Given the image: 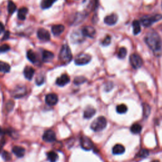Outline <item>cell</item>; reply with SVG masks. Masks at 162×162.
Instances as JSON below:
<instances>
[{
    "label": "cell",
    "instance_id": "8992f818",
    "mask_svg": "<svg viewBox=\"0 0 162 162\" xmlns=\"http://www.w3.org/2000/svg\"><path fill=\"white\" fill-rule=\"evenodd\" d=\"M130 63L134 68L137 69L143 65V61L139 55L134 53L130 56Z\"/></svg>",
    "mask_w": 162,
    "mask_h": 162
},
{
    "label": "cell",
    "instance_id": "f35d334b",
    "mask_svg": "<svg viewBox=\"0 0 162 162\" xmlns=\"http://www.w3.org/2000/svg\"><path fill=\"white\" fill-rule=\"evenodd\" d=\"M9 36H10V32L9 31H6L5 34H4V36L3 37V39H2V41H4V40H6L7 39L9 38Z\"/></svg>",
    "mask_w": 162,
    "mask_h": 162
},
{
    "label": "cell",
    "instance_id": "cb8c5ba5",
    "mask_svg": "<svg viewBox=\"0 0 162 162\" xmlns=\"http://www.w3.org/2000/svg\"><path fill=\"white\" fill-rule=\"evenodd\" d=\"M113 153L115 155H121L125 152V148L121 144H117L113 148Z\"/></svg>",
    "mask_w": 162,
    "mask_h": 162
},
{
    "label": "cell",
    "instance_id": "60d3db41",
    "mask_svg": "<svg viewBox=\"0 0 162 162\" xmlns=\"http://www.w3.org/2000/svg\"><path fill=\"white\" fill-rule=\"evenodd\" d=\"M2 134H3V130H2V129L1 128V127H0V136H1Z\"/></svg>",
    "mask_w": 162,
    "mask_h": 162
},
{
    "label": "cell",
    "instance_id": "83f0119b",
    "mask_svg": "<svg viewBox=\"0 0 162 162\" xmlns=\"http://www.w3.org/2000/svg\"><path fill=\"white\" fill-rule=\"evenodd\" d=\"M141 131H142V127L139 124H133L131 127V131L132 132V133L135 134H139L141 132Z\"/></svg>",
    "mask_w": 162,
    "mask_h": 162
},
{
    "label": "cell",
    "instance_id": "9c48e42d",
    "mask_svg": "<svg viewBox=\"0 0 162 162\" xmlns=\"http://www.w3.org/2000/svg\"><path fill=\"white\" fill-rule=\"evenodd\" d=\"M71 41L73 43H80L82 42L84 39V36H83L82 32L79 31H76L72 32L71 34Z\"/></svg>",
    "mask_w": 162,
    "mask_h": 162
},
{
    "label": "cell",
    "instance_id": "4fadbf2b",
    "mask_svg": "<svg viewBox=\"0 0 162 162\" xmlns=\"http://www.w3.org/2000/svg\"><path fill=\"white\" fill-rule=\"evenodd\" d=\"M38 37L40 40L47 41L50 39V34L46 29H39L38 31Z\"/></svg>",
    "mask_w": 162,
    "mask_h": 162
},
{
    "label": "cell",
    "instance_id": "5b68a950",
    "mask_svg": "<svg viewBox=\"0 0 162 162\" xmlns=\"http://www.w3.org/2000/svg\"><path fill=\"white\" fill-rule=\"evenodd\" d=\"M91 60V55L82 53L78 55L75 59V63L77 65H84L90 63Z\"/></svg>",
    "mask_w": 162,
    "mask_h": 162
},
{
    "label": "cell",
    "instance_id": "52a82bcc",
    "mask_svg": "<svg viewBox=\"0 0 162 162\" xmlns=\"http://www.w3.org/2000/svg\"><path fill=\"white\" fill-rule=\"evenodd\" d=\"M80 145L85 150H91L93 148V143L92 141L86 136H82L80 138Z\"/></svg>",
    "mask_w": 162,
    "mask_h": 162
},
{
    "label": "cell",
    "instance_id": "d6986e66",
    "mask_svg": "<svg viewBox=\"0 0 162 162\" xmlns=\"http://www.w3.org/2000/svg\"><path fill=\"white\" fill-rule=\"evenodd\" d=\"M96 110L94 108L87 107L84 112V117L85 119H91L95 115Z\"/></svg>",
    "mask_w": 162,
    "mask_h": 162
},
{
    "label": "cell",
    "instance_id": "ac0fdd59",
    "mask_svg": "<svg viewBox=\"0 0 162 162\" xmlns=\"http://www.w3.org/2000/svg\"><path fill=\"white\" fill-rule=\"evenodd\" d=\"M12 151L15 154V155L17 156L18 158H21L23 157L25 155V149L22 147L20 146H14L12 149Z\"/></svg>",
    "mask_w": 162,
    "mask_h": 162
},
{
    "label": "cell",
    "instance_id": "d6a6232c",
    "mask_svg": "<svg viewBox=\"0 0 162 162\" xmlns=\"http://www.w3.org/2000/svg\"><path fill=\"white\" fill-rule=\"evenodd\" d=\"M111 37L110 36H107L102 41V45L104 46H107L110 45L111 43Z\"/></svg>",
    "mask_w": 162,
    "mask_h": 162
},
{
    "label": "cell",
    "instance_id": "e575fe53",
    "mask_svg": "<svg viewBox=\"0 0 162 162\" xmlns=\"http://www.w3.org/2000/svg\"><path fill=\"white\" fill-rule=\"evenodd\" d=\"M10 50V47L8 44H3L0 46V53H5Z\"/></svg>",
    "mask_w": 162,
    "mask_h": 162
},
{
    "label": "cell",
    "instance_id": "603a6c76",
    "mask_svg": "<svg viewBox=\"0 0 162 162\" xmlns=\"http://www.w3.org/2000/svg\"><path fill=\"white\" fill-rule=\"evenodd\" d=\"M28 13V9L26 7H22L18 11V18L20 20H24L26 18Z\"/></svg>",
    "mask_w": 162,
    "mask_h": 162
},
{
    "label": "cell",
    "instance_id": "7c38bea8",
    "mask_svg": "<svg viewBox=\"0 0 162 162\" xmlns=\"http://www.w3.org/2000/svg\"><path fill=\"white\" fill-rule=\"evenodd\" d=\"M43 139L44 141L48 143H51L56 140V134L54 131L51 130H48L44 132L43 136Z\"/></svg>",
    "mask_w": 162,
    "mask_h": 162
},
{
    "label": "cell",
    "instance_id": "1f68e13d",
    "mask_svg": "<svg viewBox=\"0 0 162 162\" xmlns=\"http://www.w3.org/2000/svg\"><path fill=\"white\" fill-rule=\"evenodd\" d=\"M86 81V79L84 77L82 76H79V77H77L75 78L74 79V83L76 85H79V84H82L84 82H85Z\"/></svg>",
    "mask_w": 162,
    "mask_h": 162
},
{
    "label": "cell",
    "instance_id": "d4e9b609",
    "mask_svg": "<svg viewBox=\"0 0 162 162\" xmlns=\"http://www.w3.org/2000/svg\"><path fill=\"white\" fill-rule=\"evenodd\" d=\"M132 27H133V34L134 35L139 34L141 29V26H140V22L138 20H134L132 23Z\"/></svg>",
    "mask_w": 162,
    "mask_h": 162
},
{
    "label": "cell",
    "instance_id": "6da1fadb",
    "mask_svg": "<svg viewBox=\"0 0 162 162\" xmlns=\"http://www.w3.org/2000/svg\"><path fill=\"white\" fill-rule=\"evenodd\" d=\"M145 42L156 56H160L162 52V40L155 31H149L145 36Z\"/></svg>",
    "mask_w": 162,
    "mask_h": 162
},
{
    "label": "cell",
    "instance_id": "ffe728a7",
    "mask_svg": "<svg viewBox=\"0 0 162 162\" xmlns=\"http://www.w3.org/2000/svg\"><path fill=\"white\" fill-rule=\"evenodd\" d=\"M54 58V55L52 52L45 50L43 53V60L44 62H50Z\"/></svg>",
    "mask_w": 162,
    "mask_h": 162
},
{
    "label": "cell",
    "instance_id": "7a4b0ae2",
    "mask_svg": "<svg viewBox=\"0 0 162 162\" xmlns=\"http://www.w3.org/2000/svg\"><path fill=\"white\" fill-rule=\"evenodd\" d=\"M59 58L61 62L64 64L68 63L72 60V52L69 46L67 45V44H65L62 47V49H61L60 52Z\"/></svg>",
    "mask_w": 162,
    "mask_h": 162
},
{
    "label": "cell",
    "instance_id": "9a60e30c",
    "mask_svg": "<svg viewBox=\"0 0 162 162\" xmlns=\"http://www.w3.org/2000/svg\"><path fill=\"white\" fill-rule=\"evenodd\" d=\"M70 82V77L67 74H63L56 79V84L60 87L65 86Z\"/></svg>",
    "mask_w": 162,
    "mask_h": 162
},
{
    "label": "cell",
    "instance_id": "ba28073f",
    "mask_svg": "<svg viewBox=\"0 0 162 162\" xmlns=\"http://www.w3.org/2000/svg\"><path fill=\"white\" fill-rule=\"evenodd\" d=\"M81 32H82V33L84 37H89L91 38H94L96 33L95 28L92 26H89L84 27Z\"/></svg>",
    "mask_w": 162,
    "mask_h": 162
},
{
    "label": "cell",
    "instance_id": "f1b7e54d",
    "mask_svg": "<svg viewBox=\"0 0 162 162\" xmlns=\"http://www.w3.org/2000/svg\"><path fill=\"white\" fill-rule=\"evenodd\" d=\"M16 9H17V6H16L15 4L11 0H9V3H8V11H9V13L12 15L15 11Z\"/></svg>",
    "mask_w": 162,
    "mask_h": 162
},
{
    "label": "cell",
    "instance_id": "d590c367",
    "mask_svg": "<svg viewBox=\"0 0 162 162\" xmlns=\"http://www.w3.org/2000/svg\"><path fill=\"white\" fill-rule=\"evenodd\" d=\"M2 157H3V158L4 160H5L6 161H9L11 160L10 154L7 151H4L2 153Z\"/></svg>",
    "mask_w": 162,
    "mask_h": 162
},
{
    "label": "cell",
    "instance_id": "30bf717a",
    "mask_svg": "<svg viewBox=\"0 0 162 162\" xmlns=\"http://www.w3.org/2000/svg\"><path fill=\"white\" fill-rule=\"evenodd\" d=\"M26 87L23 86H18L16 87L12 92V95L15 98H20L26 95Z\"/></svg>",
    "mask_w": 162,
    "mask_h": 162
},
{
    "label": "cell",
    "instance_id": "5bb4252c",
    "mask_svg": "<svg viewBox=\"0 0 162 162\" xmlns=\"http://www.w3.org/2000/svg\"><path fill=\"white\" fill-rule=\"evenodd\" d=\"M118 21V16L117 15L113 14L108 16H107L104 19V23L108 26H113Z\"/></svg>",
    "mask_w": 162,
    "mask_h": 162
},
{
    "label": "cell",
    "instance_id": "74e56055",
    "mask_svg": "<svg viewBox=\"0 0 162 162\" xmlns=\"http://www.w3.org/2000/svg\"><path fill=\"white\" fill-rule=\"evenodd\" d=\"M143 109H144V115L147 117L149 114V113H150V107H149L147 104H144L143 107Z\"/></svg>",
    "mask_w": 162,
    "mask_h": 162
},
{
    "label": "cell",
    "instance_id": "ab89813d",
    "mask_svg": "<svg viewBox=\"0 0 162 162\" xmlns=\"http://www.w3.org/2000/svg\"><path fill=\"white\" fill-rule=\"evenodd\" d=\"M4 31H5V26L1 22H0V34H2Z\"/></svg>",
    "mask_w": 162,
    "mask_h": 162
},
{
    "label": "cell",
    "instance_id": "3957f363",
    "mask_svg": "<svg viewBox=\"0 0 162 162\" xmlns=\"http://www.w3.org/2000/svg\"><path fill=\"white\" fill-rule=\"evenodd\" d=\"M107 121L104 117L101 116L95 119L91 125V129L95 132H101L107 127Z\"/></svg>",
    "mask_w": 162,
    "mask_h": 162
},
{
    "label": "cell",
    "instance_id": "44dd1931",
    "mask_svg": "<svg viewBox=\"0 0 162 162\" xmlns=\"http://www.w3.org/2000/svg\"><path fill=\"white\" fill-rule=\"evenodd\" d=\"M27 57L28 60H29L32 63L35 64L36 62H37V60H38L37 55H36L35 53L31 50H29L27 52Z\"/></svg>",
    "mask_w": 162,
    "mask_h": 162
},
{
    "label": "cell",
    "instance_id": "277c9868",
    "mask_svg": "<svg viewBox=\"0 0 162 162\" xmlns=\"http://www.w3.org/2000/svg\"><path fill=\"white\" fill-rule=\"evenodd\" d=\"M162 19V15H155L154 16H145L141 19V22L144 27L151 26L153 23Z\"/></svg>",
    "mask_w": 162,
    "mask_h": 162
},
{
    "label": "cell",
    "instance_id": "4dcf8cb0",
    "mask_svg": "<svg viewBox=\"0 0 162 162\" xmlns=\"http://www.w3.org/2000/svg\"><path fill=\"white\" fill-rule=\"evenodd\" d=\"M127 53V51L126 48H124V47H122V48H120V50L119 51L118 57L120 59H123L125 57V56H126Z\"/></svg>",
    "mask_w": 162,
    "mask_h": 162
},
{
    "label": "cell",
    "instance_id": "b9f144b4",
    "mask_svg": "<svg viewBox=\"0 0 162 162\" xmlns=\"http://www.w3.org/2000/svg\"><path fill=\"white\" fill-rule=\"evenodd\" d=\"M152 162H160L158 160H153Z\"/></svg>",
    "mask_w": 162,
    "mask_h": 162
},
{
    "label": "cell",
    "instance_id": "f546056e",
    "mask_svg": "<svg viewBox=\"0 0 162 162\" xmlns=\"http://www.w3.org/2000/svg\"><path fill=\"white\" fill-rule=\"evenodd\" d=\"M127 111V107L126 105L124 104H122L120 105H118L117 107V112L120 114H123V113H126Z\"/></svg>",
    "mask_w": 162,
    "mask_h": 162
},
{
    "label": "cell",
    "instance_id": "2e32d148",
    "mask_svg": "<svg viewBox=\"0 0 162 162\" xmlns=\"http://www.w3.org/2000/svg\"><path fill=\"white\" fill-rule=\"evenodd\" d=\"M34 69L32 67H29V66H27L24 68L23 70V74L24 76H25V77L27 79L31 80L32 77H33V76L34 75Z\"/></svg>",
    "mask_w": 162,
    "mask_h": 162
},
{
    "label": "cell",
    "instance_id": "e0dca14e",
    "mask_svg": "<svg viewBox=\"0 0 162 162\" xmlns=\"http://www.w3.org/2000/svg\"><path fill=\"white\" fill-rule=\"evenodd\" d=\"M65 30V27L63 25H55L52 27V33L55 36H60Z\"/></svg>",
    "mask_w": 162,
    "mask_h": 162
},
{
    "label": "cell",
    "instance_id": "8d00e7d4",
    "mask_svg": "<svg viewBox=\"0 0 162 162\" xmlns=\"http://www.w3.org/2000/svg\"><path fill=\"white\" fill-rule=\"evenodd\" d=\"M44 77L41 75H40L39 76L37 77V78H36V84H37L38 86H39V85H41L43 84L44 82Z\"/></svg>",
    "mask_w": 162,
    "mask_h": 162
},
{
    "label": "cell",
    "instance_id": "8fae6325",
    "mask_svg": "<svg viewBox=\"0 0 162 162\" xmlns=\"http://www.w3.org/2000/svg\"><path fill=\"white\" fill-rule=\"evenodd\" d=\"M45 101L46 104H48L50 106H54L58 101V96L54 93H51V94H48L46 95Z\"/></svg>",
    "mask_w": 162,
    "mask_h": 162
},
{
    "label": "cell",
    "instance_id": "7402d4cb",
    "mask_svg": "<svg viewBox=\"0 0 162 162\" xmlns=\"http://www.w3.org/2000/svg\"><path fill=\"white\" fill-rule=\"evenodd\" d=\"M57 0H42L41 3V6L43 9H48L53 5L55 1Z\"/></svg>",
    "mask_w": 162,
    "mask_h": 162
},
{
    "label": "cell",
    "instance_id": "836d02e7",
    "mask_svg": "<svg viewBox=\"0 0 162 162\" xmlns=\"http://www.w3.org/2000/svg\"><path fill=\"white\" fill-rule=\"evenodd\" d=\"M149 155V152L146 149H141L138 153V156L140 158H146Z\"/></svg>",
    "mask_w": 162,
    "mask_h": 162
},
{
    "label": "cell",
    "instance_id": "4316f807",
    "mask_svg": "<svg viewBox=\"0 0 162 162\" xmlns=\"http://www.w3.org/2000/svg\"><path fill=\"white\" fill-rule=\"evenodd\" d=\"M10 71V66L9 64L3 62H0V72L8 73Z\"/></svg>",
    "mask_w": 162,
    "mask_h": 162
},
{
    "label": "cell",
    "instance_id": "484cf974",
    "mask_svg": "<svg viewBox=\"0 0 162 162\" xmlns=\"http://www.w3.org/2000/svg\"><path fill=\"white\" fill-rule=\"evenodd\" d=\"M48 158L50 162H56L58 159L57 153L54 151H50L47 153Z\"/></svg>",
    "mask_w": 162,
    "mask_h": 162
}]
</instances>
